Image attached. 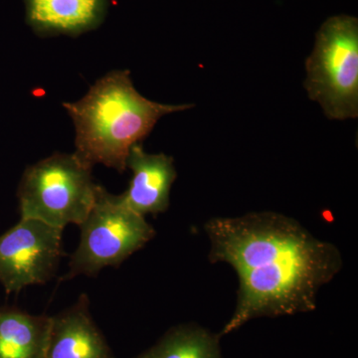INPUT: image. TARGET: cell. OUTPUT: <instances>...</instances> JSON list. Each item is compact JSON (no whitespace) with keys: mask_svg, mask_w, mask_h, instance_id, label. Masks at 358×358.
Listing matches in <instances>:
<instances>
[{"mask_svg":"<svg viewBox=\"0 0 358 358\" xmlns=\"http://www.w3.org/2000/svg\"><path fill=\"white\" fill-rule=\"evenodd\" d=\"M62 231L36 219L21 218L0 236V282L6 293H18L53 277Z\"/></svg>","mask_w":358,"mask_h":358,"instance_id":"8992f818","label":"cell"},{"mask_svg":"<svg viewBox=\"0 0 358 358\" xmlns=\"http://www.w3.org/2000/svg\"><path fill=\"white\" fill-rule=\"evenodd\" d=\"M45 358H113L92 319L85 294L74 306L50 317Z\"/></svg>","mask_w":358,"mask_h":358,"instance_id":"ba28073f","label":"cell"},{"mask_svg":"<svg viewBox=\"0 0 358 358\" xmlns=\"http://www.w3.org/2000/svg\"><path fill=\"white\" fill-rule=\"evenodd\" d=\"M98 185L92 169L74 154H54L27 167L18 188L21 218L64 229L87 217Z\"/></svg>","mask_w":358,"mask_h":358,"instance_id":"277c9868","label":"cell"},{"mask_svg":"<svg viewBox=\"0 0 358 358\" xmlns=\"http://www.w3.org/2000/svg\"><path fill=\"white\" fill-rule=\"evenodd\" d=\"M74 122V155L87 166L96 164L124 173L129 150L147 138L164 115L194 107L148 100L134 87L129 70H115L99 79L75 103H64Z\"/></svg>","mask_w":358,"mask_h":358,"instance_id":"7a4b0ae2","label":"cell"},{"mask_svg":"<svg viewBox=\"0 0 358 358\" xmlns=\"http://www.w3.org/2000/svg\"><path fill=\"white\" fill-rule=\"evenodd\" d=\"M81 227L79 246L70 261L67 279L96 275L106 267H117L155 237L143 216L129 209L120 195L96 188L95 202Z\"/></svg>","mask_w":358,"mask_h":358,"instance_id":"5b68a950","label":"cell"},{"mask_svg":"<svg viewBox=\"0 0 358 358\" xmlns=\"http://www.w3.org/2000/svg\"><path fill=\"white\" fill-rule=\"evenodd\" d=\"M50 317L0 310V358H45Z\"/></svg>","mask_w":358,"mask_h":358,"instance_id":"30bf717a","label":"cell"},{"mask_svg":"<svg viewBox=\"0 0 358 358\" xmlns=\"http://www.w3.org/2000/svg\"><path fill=\"white\" fill-rule=\"evenodd\" d=\"M205 231L211 262L229 264L239 278L236 308L221 336L256 317L315 310L320 289L343 267L334 245L274 212L211 219Z\"/></svg>","mask_w":358,"mask_h":358,"instance_id":"6da1fadb","label":"cell"},{"mask_svg":"<svg viewBox=\"0 0 358 358\" xmlns=\"http://www.w3.org/2000/svg\"><path fill=\"white\" fill-rule=\"evenodd\" d=\"M305 88L329 120L358 117V20L334 16L322 26L306 61Z\"/></svg>","mask_w":358,"mask_h":358,"instance_id":"3957f363","label":"cell"},{"mask_svg":"<svg viewBox=\"0 0 358 358\" xmlns=\"http://www.w3.org/2000/svg\"><path fill=\"white\" fill-rule=\"evenodd\" d=\"M136 358H221L218 336L195 327L171 329L159 343Z\"/></svg>","mask_w":358,"mask_h":358,"instance_id":"8fae6325","label":"cell"},{"mask_svg":"<svg viewBox=\"0 0 358 358\" xmlns=\"http://www.w3.org/2000/svg\"><path fill=\"white\" fill-rule=\"evenodd\" d=\"M127 167L133 171V178L127 192L120 195L122 201L143 217L166 211L171 186L178 176L173 157L148 154L136 143L129 150Z\"/></svg>","mask_w":358,"mask_h":358,"instance_id":"52a82bcc","label":"cell"},{"mask_svg":"<svg viewBox=\"0 0 358 358\" xmlns=\"http://www.w3.org/2000/svg\"><path fill=\"white\" fill-rule=\"evenodd\" d=\"M26 20L39 36H79L102 24L108 0H25Z\"/></svg>","mask_w":358,"mask_h":358,"instance_id":"9c48e42d","label":"cell"}]
</instances>
